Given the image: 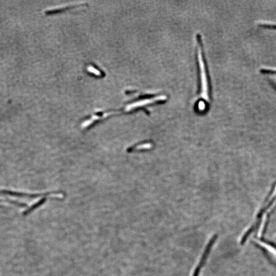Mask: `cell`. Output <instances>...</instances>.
Returning <instances> with one entry per match:
<instances>
[{"instance_id": "6da1fadb", "label": "cell", "mask_w": 276, "mask_h": 276, "mask_svg": "<svg viewBox=\"0 0 276 276\" xmlns=\"http://www.w3.org/2000/svg\"><path fill=\"white\" fill-rule=\"evenodd\" d=\"M196 41V55L200 85L199 94L201 98L205 100L209 101L211 94L210 79L203 53V46L202 45L201 38L199 34L197 35Z\"/></svg>"}, {"instance_id": "7a4b0ae2", "label": "cell", "mask_w": 276, "mask_h": 276, "mask_svg": "<svg viewBox=\"0 0 276 276\" xmlns=\"http://www.w3.org/2000/svg\"><path fill=\"white\" fill-rule=\"evenodd\" d=\"M166 99L167 96L164 95L145 97L129 104L125 107L123 111L127 112L132 111L140 107H145L146 105H150L158 102H163Z\"/></svg>"}, {"instance_id": "3957f363", "label": "cell", "mask_w": 276, "mask_h": 276, "mask_svg": "<svg viewBox=\"0 0 276 276\" xmlns=\"http://www.w3.org/2000/svg\"><path fill=\"white\" fill-rule=\"evenodd\" d=\"M51 193H42V194H28L25 193L17 192H13L11 191L8 190H0V195H11L13 196H16L19 197H27L30 199H35L37 197L41 196H45L47 195H49Z\"/></svg>"}, {"instance_id": "277c9868", "label": "cell", "mask_w": 276, "mask_h": 276, "mask_svg": "<svg viewBox=\"0 0 276 276\" xmlns=\"http://www.w3.org/2000/svg\"><path fill=\"white\" fill-rule=\"evenodd\" d=\"M217 239V235L215 234L212 236L211 239L210 240V241L208 242V244L205 247V250H204L203 252V254L202 255L201 257V259L199 261V264L198 266H200L201 268H203V266L205 264V262L207 261V260L208 259V256L209 255L210 252L211 250L212 247L213 246V244L215 242L216 240Z\"/></svg>"}, {"instance_id": "5b68a950", "label": "cell", "mask_w": 276, "mask_h": 276, "mask_svg": "<svg viewBox=\"0 0 276 276\" xmlns=\"http://www.w3.org/2000/svg\"><path fill=\"white\" fill-rule=\"evenodd\" d=\"M88 70L91 73H94V74L97 76L100 75L101 73L100 71L98 70L97 68H94L93 66H89V68H88Z\"/></svg>"}, {"instance_id": "8992f818", "label": "cell", "mask_w": 276, "mask_h": 276, "mask_svg": "<svg viewBox=\"0 0 276 276\" xmlns=\"http://www.w3.org/2000/svg\"><path fill=\"white\" fill-rule=\"evenodd\" d=\"M201 270V268L199 266H197V267L195 269L192 276H199Z\"/></svg>"}]
</instances>
